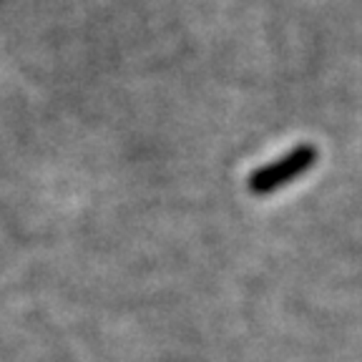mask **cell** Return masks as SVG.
Returning <instances> with one entry per match:
<instances>
[{"label":"cell","instance_id":"cell-1","mask_svg":"<svg viewBox=\"0 0 362 362\" xmlns=\"http://www.w3.org/2000/svg\"><path fill=\"white\" fill-rule=\"evenodd\" d=\"M315 161H317L315 146H307V144L305 146H297V148H292L287 156L279 158V161L255 171L252 179H249V189L255 194H269V192H274V189L289 184L294 176L305 174Z\"/></svg>","mask_w":362,"mask_h":362}]
</instances>
